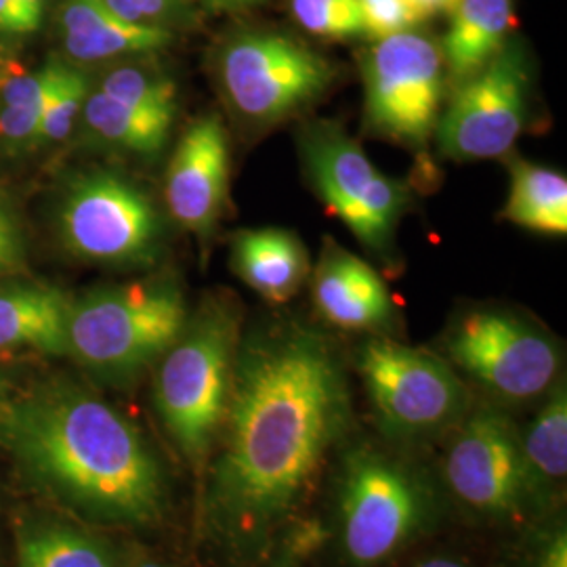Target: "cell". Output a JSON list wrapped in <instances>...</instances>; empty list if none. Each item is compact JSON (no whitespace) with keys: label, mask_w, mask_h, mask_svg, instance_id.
<instances>
[{"label":"cell","mask_w":567,"mask_h":567,"mask_svg":"<svg viewBox=\"0 0 567 567\" xmlns=\"http://www.w3.org/2000/svg\"><path fill=\"white\" fill-rule=\"evenodd\" d=\"M121 18L137 23L164 25L163 21L177 9L179 0H105Z\"/></svg>","instance_id":"f546056e"},{"label":"cell","mask_w":567,"mask_h":567,"mask_svg":"<svg viewBox=\"0 0 567 567\" xmlns=\"http://www.w3.org/2000/svg\"><path fill=\"white\" fill-rule=\"evenodd\" d=\"M97 91L135 107L177 116L175 82L142 65H121L107 72Z\"/></svg>","instance_id":"d4e9b609"},{"label":"cell","mask_w":567,"mask_h":567,"mask_svg":"<svg viewBox=\"0 0 567 567\" xmlns=\"http://www.w3.org/2000/svg\"><path fill=\"white\" fill-rule=\"evenodd\" d=\"M240 326L238 305L208 299L158 360L154 404L168 437L194 468L208 463L224 429Z\"/></svg>","instance_id":"3957f363"},{"label":"cell","mask_w":567,"mask_h":567,"mask_svg":"<svg viewBox=\"0 0 567 567\" xmlns=\"http://www.w3.org/2000/svg\"><path fill=\"white\" fill-rule=\"evenodd\" d=\"M416 567H466L465 564H461L458 559H450V557H433V559H426L423 564H419Z\"/></svg>","instance_id":"d590c367"},{"label":"cell","mask_w":567,"mask_h":567,"mask_svg":"<svg viewBox=\"0 0 567 567\" xmlns=\"http://www.w3.org/2000/svg\"><path fill=\"white\" fill-rule=\"evenodd\" d=\"M349 425L347 374L324 334L297 322L252 330L236 353L206 484L213 536L236 557H259L303 507Z\"/></svg>","instance_id":"6da1fadb"},{"label":"cell","mask_w":567,"mask_h":567,"mask_svg":"<svg viewBox=\"0 0 567 567\" xmlns=\"http://www.w3.org/2000/svg\"><path fill=\"white\" fill-rule=\"evenodd\" d=\"M72 299L49 284L0 286V351L32 349L70 355Z\"/></svg>","instance_id":"e0dca14e"},{"label":"cell","mask_w":567,"mask_h":567,"mask_svg":"<svg viewBox=\"0 0 567 567\" xmlns=\"http://www.w3.org/2000/svg\"><path fill=\"white\" fill-rule=\"evenodd\" d=\"M511 185L505 217L511 224L547 236L567 234V179L547 166L515 158L508 164Z\"/></svg>","instance_id":"7402d4cb"},{"label":"cell","mask_w":567,"mask_h":567,"mask_svg":"<svg viewBox=\"0 0 567 567\" xmlns=\"http://www.w3.org/2000/svg\"><path fill=\"white\" fill-rule=\"evenodd\" d=\"M217 70L231 110L257 124L292 116L334 81L330 61L276 32H250L227 42Z\"/></svg>","instance_id":"9c48e42d"},{"label":"cell","mask_w":567,"mask_h":567,"mask_svg":"<svg viewBox=\"0 0 567 567\" xmlns=\"http://www.w3.org/2000/svg\"><path fill=\"white\" fill-rule=\"evenodd\" d=\"M82 118L97 140L143 156L163 150L175 122L173 114L135 107L102 91H91L82 107Z\"/></svg>","instance_id":"603a6c76"},{"label":"cell","mask_w":567,"mask_h":567,"mask_svg":"<svg viewBox=\"0 0 567 567\" xmlns=\"http://www.w3.org/2000/svg\"><path fill=\"white\" fill-rule=\"evenodd\" d=\"M187 305L171 278L110 284L72 299L70 358L107 385L135 383L177 341Z\"/></svg>","instance_id":"277c9868"},{"label":"cell","mask_w":567,"mask_h":567,"mask_svg":"<svg viewBox=\"0 0 567 567\" xmlns=\"http://www.w3.org/2000/svg\"><path fill=\"white\" fill-rule=\"evenodd\" d=\"M200 2L213 11H243V9L255 7L264 0H200Z\"/></svg>","instance_id":"e575fe53"},{"label":"cell","mask_w":567,"mask_h":567,"mask_svg":"<svg viewBox=\"0 0 567 567\" xmlns=\"http://www.w3.org/2000/svg\"><path fill=\"white\" fill-rule=\"evenodd\" d=\"M307 177L328 210L370 250L386 248L408 204L404 183L374 166L341 126L309 124L301 135Z\"/></svg>","instance_id":"ba28073f"},{"label":"cell","mask_w":567,"mask_h":567,"mask_svg":"<svg viewBox=\"0 0 567 567\" xmlns=\"http://www.w3.org/2000/svg\"><path fill=\"white\" fill-rule=\"evenodd\" d=\"M322 529L313 524H301L286 534L280 545L274 548L276 555L265 567H305L309 555L320 547Z\"/></svg>","instance_id":"f1b7e54d"},{"label":"cell","mask_w":567,"mask_h":567,"mask_svg":"<svg viewBox=\"0 0 567 567\" xmlns=\"http://www.w3.org/2000/svg\"><path fill=\"white\" fill-rule=\"evenodd\" d=\"M229 187V140L224 122L203 116L192 122L166 171L168 213L183 229L208 238L224 213Z\"/></svg>","instance_id":"5bb4252c"},{"label":"cell","mask_w":567,"mask_h":567,"mask_svg":"<svg viewBox=\"0 0 567 567\" xmlns=\"http://www.w3.org/2000/svg\"><path fill=\"white\" fill-rule=\"evenodd\" d=\"M53 210L61 246L86 264L143 267L161 252V213L121 173L93 168L72 175L61 185Z\"/></svg>","instance_id":"8992f818"},{"label":"cell","mask_w":567,"mask_h":567,"mask_svg":"<svg viewBox=\"0 0 567 567\" xmlns=\"http://www.w3.org/2000/svg\"><path fill=\"white\" fill-rule=\"evenodd\" d=\"M128 567H166L163 564H158V561H152V559H137V561H133Z\"/></svg>","instance_id":"8d00e7d4"},{"label":"cell","mask_w":567,"mask_h":567,"mask_svg":"<svg viewBox=\"0 0 567 567\" xmlns=\"http://www.w3.org/2000/svg\"><path fill=\"white\" fill-rule=\"evenodd\" d=\"M527 93L526 51L507 42L494 60L461 82L435 126L440 150L461 163L507 156L526 126Z\"/></svg>","instance_id":"7c38bea8"},{"label":"cell","mask_w":567,"mask_h":567,"mask_svg":"<svg viewBox=\"0 0 567 567\" xmlns=\"http://www.w3.org/2000/svg\"><path fill=\"white\" fill-rule=\"evenodd\" d=\"M18 567H122L102 536L76 522L25 515L16 529Z\"/></svg>","instance_id":"d6986e66"},{"label":"cell","mask_w":567,"mask_h":567,"mask_svg":"<svg viewBox=\"0 0 567 567\" xmlns=\"http://www.w3.org/2000/svg\"><path fill=\"white\" fill-rule=\"evenodd\" d=\"M364 13V34L372 41H383L405 32H414L423 18L410 0H360Z\"/></svg>","instance_id":"4316f807"},{"label":"cell","mask_w":567,"mask_h":567,"mask_svg":"<svg viewBox=\"0 0 567 567\" xmlns=\"http://www.w3.org/2000/svg\"><path fill=\"white\" fill-rule=\"evenodd\" d=\"M519 440L532 492L540 507L566 482L567 389L564 381L548 389L547 402Z\"/></svg>","instance_id":"44dd1931"},{"label":"cell","mask_w":567,"mask_h":567,"mask_svg":"<svg viewBox=\"0 0 567 567\" xmlns=\"http://www.w3.org/2000/svg\"><path fill=\"white\" fill-rule=\"evenodd\" d=\"M358 370L370 404L386 435L423 440L463 421L468 393L442 358L398 343L370 339L362 344Z\"/></svg>","instance_id":"52a82bcc"},{"label":"cell","mask_w":567,"mask_h":567,"mask_svg":"<svg viewBox=\"0 0 567 567\" xmlns=\"http://www.w3.org/2000/svg\"><path fill=\"white\" fill-rule=\"evenodd\" d=\"M410 4L419 11L423 20H429L440 13H452L458 4V0H410Z\"/></svg>","instance_id":"836d02e7"},{"label":"cell","mask_w":567,"mask_h":567,"mask_svg":"<svg viewBox=\"0 0 567 567\" xmlns=\"http://www.w3.org/2000/svg\"><path fill=\"white\" fill-rule=\"evenodd\" d=\"M25 261V240L16 208L0 194V278L20 271Z\"/></svg>","instance_id":"83f0119b"},{"label":"cell","mask_w":567,"mask_h":567,"mask_svg":"<svg viewBox=\"0 0 567 567\" xmlns=\"http://www.w3.org/2000/svg\"><path fill=\"white\" fill-rule=\"evenodd\" d=\"M0 34H13V37L30 34V30L21 20L20 13L7 0H0Z\"/></svg>","instance_id":"d6a6232c"},{"label":"cell","mask_w":567,"mask_h":567,"mask_svg":"<svg viewBox=\"0 0 567 567\" xmlns=\"http://www.w3.org/2000/svg\"><path fill=\"white\" fill-rule=\"evenodd\" d=\"M60 32L65 53L82 63L156 53L173 42L168 28L124 20L105 0H63Z\"/></svg>","instance_id":"2e32d148"},{"label":"cell","mask_w":567,"mask_h":567,"mask_svg":"<svg viewBox=\"0 0 567 567\" xmlns=\"http://www.w3.org/2000/svg\"><path fill=\"white\" fill-rule=\"evenodd\" d=\"M231 261L244 282L271 303L290 301L309 276L303 243L292 231L276 227L236 234Z\"/></svg>","instance_id":"ac0fdd59"},{"label":"cell","mask_w":567,"mask_h":567,"mask_svg":"<svg viewBox=\"0 0 567 567\" xmlns=\"http://www.w3.org/2000/svg\"><path fill=\"white\" fill-rule=\"evenodd\" d=\"M7 393H9V386H7L4 379H2V374H0V402L7 398Z\"/></svg>","instance_id":"74e56055"},{"label":"cell","mask_w":567,"mask_h":567,"mask_svg":"<svg viewBox=\"0 0 567 567\" xmlns=\"http://www.w3.org/2000/svg\"><path fill=\"white\" fill-rule=\"evenodd\" d=\"M534 567H567L566 527H555L536 555Z\"/></svg>","instance_id":"4dcf8cb0"},{"label":"cell","mask_w":567,"mask_h":567,"mask_svg":"<svg viewBox=\"0 0 567 567\" xmlns=\"http://www.w3.org/2000/svg\"><path fill=\"white\" fill-rule=\"evenodd\" d=\"M18 13L21 20L28 25L30 34L41 30L42 18H44V0H7Z\"/></svg>","instance_id":"1f68e13d"},{"label":"cell","mask_w":567,"mask_h":567,"mask_svg":"<svg viewBox=\"0 0 567 567\" xmlns=\"http://www.w3.org/2000/svg\"><path fill=\"white\" fill-rule=\"evenodd\" d=\"M447 486L475 513L515 519L538 507L517 429L496 408H480L458 426L446 456Z\"/></svg>","instance_id":"4fadbf2b"},{"label":"cell","mask_w":567,"mask_h":567,"mask_svg":"<svg viewBox=\"0 0 567 567\" xmlns=\"http://www.w3.org/2000/svg\"><path fill=\"white\" fill-rule=\"evenodd\" d=\"M515 23L513 0H458L442 44L444 65L463 82L494 60Z\"/></svg>","instance_id":"ffe728a7"},{"label":"cell","mask_w":567,"mask_h":567,"mask_svg":"<svg viewBox=\"0 0 567 567\" xmlns=\"http://www.w3.org/2000/svg\"><path fill=\"white\" fill-rule=\"evenodd\" d=\"M0 450L28 486L84 524L147 527L166 513V475L142 429L68 377L7 393Z\"/></svg>","instance_id":"7a4b0ae2"},{"label":"cell","mask_w":567,"mask_h":567,"mask_svg":"<svg viewBox=\"0 0 567 567\" xmlns=\"http://www.w3.org/2000/svg\"><path fill=\"white\" fill-rule=\"evenodd\" d=\"M339 538L351 567H379L414 543L435 517L423 475L374 446L351 447L339 480Z\"/></svg>","instance_id":"5b68a950"},{"label":"cell","mask_w":567,"mask_h":567,"mask_svg":"<svg viewBox=\"0 0 567 567\" xmlns=\"http://www.w3.org/2000/svg\"><path fill=\"white\" fill-rule=\"evenodd\" d=\"M313 301L330 324L343 330L385 328L393 316V299L372 265L326 240L313 271Z\"/></svg>","instance_id":"9a60e30c"},{"label":"cell","mask_w":567,"mask_h":567,"mask_svg":"<svg viewBox=\"0 0 567 567\" xmlns=\"http://www.w3.org/2000/svg\"><path fill=\"white\" fill-rule=\"evenodd\" d=\"M446 351L471 379L515 404L547 395L561 368V351L547 332L501 309L458 318L447 332Z\"/></svg>","instance_id":"30bf717a"},{"label":"cell","mask_w":567,"mask_h":567,"mask_svg":"<svg viewBox=\"0 0 567 567\" xmlns=\"http://www.w3.org/2000/svg\"><path fill=\"white\" fill-rule=\"evenodd\" d=\"M91 95L86 74L60 60H53L51 79L42 100V116L34 150L60 143L72 133Z\"/></svg>","instance_id":"cb8c5ba5"},{"label":"cell","mask_w":567,"mask_h":567,"mask_svg":"<svg viewBox=\"0 0 567 567\" xmlns=\"http://www.w3.org/2000/svg\"><path fill=\"white\" fill-rule=\"evenodd\" d=\"M365 121L393 142L426 145L440 121L444 55L429 37H389L364 60Z\"/></svg>","instance_id":"8fae6325"},{"label":"cell","mask_w":567,"mask_h":567,"mask_svg":"<svg viewBox=\"0 0 567 567\" xmlns=\"http://www.w3.org/2000/svg\"><path fill=\"white\" fill-rule=\"evenodd\" d=\"M295 20L307 32L330 41H347L364 34L360 0H292Z\"/></svg>","instance_id":"484cf974"}]
</instances>
